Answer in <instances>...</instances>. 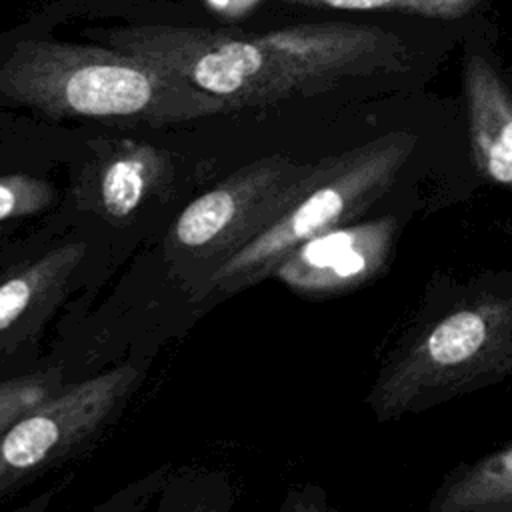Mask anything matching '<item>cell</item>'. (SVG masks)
<instances>
[{"label":"cell","instance_id":"obj_4","mask_svg":"<svg viewBox=\"0 0 512 512\" xmlns=\"http://www.w3.org/2000/svg\"><path fill=\"white\" fill-rule=\"evenodd\" d=\"M170 70L186 76L196 88L218 96L254 100L276 96L300 78L304 68L288 64L282 56L262 50L258 44L232 40L174 58Z\"/></svg>","mask_w":512,"mask_h":512},{"label":"cell","instance_id":"obj_9","mask_svg":"<svg viewBox=\"0 0 512 512\" xmlns=\"http://www.w3.org/2000/svg\"><path fill=\"white\" fill-rule=\"evenodd\" d=\"M486 164L498 182H512V116L498 126L494 142L488 144Z\"/></svg>","mask_w":512,"mask_h":512},{"label":"cell","instance_id":"obj_7","mask_svg":"<svg viewBox=\"0 0 512 512\" xmlns=\"http://www.w3.org/2000/svg\"><path fill=\"white\" fill-rule=\"evenodd\" d=\"M486 324L476 312H456L440 322L428 338V354L438 364H458L484 342Z\"/></svg>","mask_w":512,"mask_h":512},{"label":"cell","instance_id":"obj_8","mask_svg":"<svg viewBox=\"0 0 512 512\" xmlns=\"http://www.w3.org/2000/svg\"><path fill=\"white\" fill-rule=\"evenodd\" d=\"M50 392L52 380L46 374H28L0 382V438L18 418L50 398Z\"/></svg>","mask_w":512,"mask_h":512},{"label":"cell","instance_id":"obj_10","mask_svg":"<svg viewBox=\"0 0 512 512\" xmlns=\"http://www.w3.org/2000/svg\"><path fill=\"white\" fill-rule=\"evenodd\" d=\"M44 192L38 186L26 188L24 180H0V220L34 210L40 204Z\"/></svg>","mask_w":512,"mask_h":512},{"label":"cell","instance_id":"obj_1","mask_svg":"<svg viewBox=\"0 0 512 512\" xmlns=\"http://www.w3.org/2000/svg\"><path fill=\"white\" fill-rule=\"evenodd\" d=\"M14 92L52 114L136 116L182 120L224 106L200 88L172 86L148 68L128 62H84L64 70L30 72L14 82Z\"/></svg>","mask_w":512,"mask_h":512},{"label":"cell","instance_id":"obj_5","mask_svg":"<svg viewBox=\"0 0 512 512\" xmlns=\"http://www.w3.org/2000/svg\"><path fill=\"white\" fill-rule=\"evenodd\" d=\"M152 174V156L148 150H134L110 162L102 174L100 196L106 212L116 218L134 212L146 194Z\"/></svg>","mask_w":512,"mask_h":512},{"label":"cell","instance_id":"obj_3","mask_svg":"<svg viewBox=\"0 0 512 512\" xmlns=\"http://www.w3.org/2000/svg\"><path fill=\"white\" fill-rule=\"evenodd\" d=\"M136 378L134 366L110 368L46 398L18 418L0 438V496L94 434Z\"/></svg>","mask_w":512,"mask_h":512},{"label":"cell","instance_id":"obj_2","mask_svg":"<svg viewBox=\"0 0 512 512\" xmlns=\"http://www.w3.org/2000/svg\"><path fill=\"white\" fill-rule=\"evenodd\" d=\"M312 180L282 158L258 160L184 208L174 226L176 244L226 258L270 228Z\"/></svg>","mask_w":512,"mask_h":512},{"label":"cell","instance_id":"obj_6","mask_svg":"<svg viewBox=\"0 0 512 512\" xmlns=\"http://www.w3.org/2000/svg\"><path fill=\"white\" fill-rule=\"evenodd\" d=\"M72 258H78L76 248H62L0 284V332L28 308L34 294L54 278V270L72 262Z\"/></svg>","mask_w":512,"mask_h":512}]
</instances>
